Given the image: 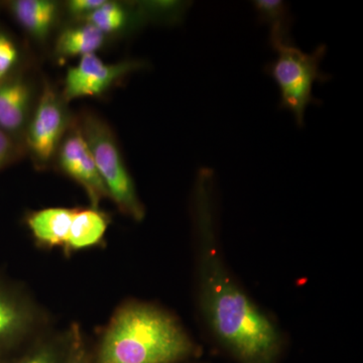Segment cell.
<instances>
[{
    "mask_svg": "<svg viewBox=\"0 0 363 363\" xmlns=\"http://www.w3.org/2000/svg\"><path fill=\"white\" fill-rule=\"evenodd\" d=\"M214 175L203 169L192 196L196 304L208 335L236 363H279L283 331L227 266L217 229Z\"/></svg>",
    "mask_w": 363,
    "mask_h": 363,
    "instance_id": "cell-1",
    "label": "cell"
},
{
    "mask_svg": "<svg viewBox=\"0 0 363 363\" xmlns=\"http://www.w3.org/2000/svg\"><path fill=\"white\" fill-rule=\"evenodd\" d=\"M201 355L175 313L135 298L117 305L92 341L93 363H185Z\"/></svg>",
    "mask_w": 363,
    "mask_h": 363,
    "instance_id": "cell-2",
    "label": "cell"
},
{
    "mask_svg": "<svg viewBox=\"0 0 363 363\" xmlns=\"http://www.w3.org/2000/svg\"><path fill=\"white\" fill-rule=\"evenodd\" d=\"M56 328L28 285L0 269V363H9Z\"/></svg>",
    "mask_w": 363,
    "mask_h": 363,
    "instance_id": "cell-3",
    "label": "cell"
},
{
    "mask_svg": "<svg viewBox=\"0 0 363 363\" xmlns=\"http://www.w3.org/2000/svg\"><path fill=\"white\" fill-rule=\"evenodd\" d=\"M77 123L108 192L109 200L121 214L136 222L143 221L145 217V205L124 164L111 128L90 112L83 114Z\"/></svg>",
    "mask_w": 363,
    "mask_h": 363,
    "instance_id": "cell-4",
    "label": "cell"
},
{
    "mask_svg": "<svg viewBox=\"0 0 363 363\" xmlns=\"http://www.w3.org/2000/svg\"><path fill=\"white\" fill-rule=\"evenodd\" d=\"M272 47L277 58L269 63L267 71L278 85L281 107L290 111L298 125L302 126L306 109L316 101L313 97L315 83L326 80L320 69L326 47L319 45L314 52H306L291 40L276 43Z\"/></svg>",
    "mask_w": 363,
    "mask_h": 363,
    "instance_id": "cell-5",
    "label": "cell"
},
{
    "mask_svg": "<svg viewBox=\"0 0 363 363\" xmlns=\"http://www.w3.org/2000/svg\"><path fill=\"white\" fill-rule=\"evenodd\" d=\"M69 124L63 100L45 84L25 131L26 147L37 166L44 169L54 160Z\"/></svg>",
    "mask_w": 363,
    "mask_h": 363,
    "instance_id": "cell-6",
    "label": "cell"
},
{
    "mask_svg": "<svg viewBox=\"0 0 363 363\" xmlns=\"http://www.w3.org/2000/svg\"><path fill=\"white\" fill-rule=\"evenodd\" d=\"M56 156L60 171L84 190L91 207L100 208L104 200L109 199L108 192L98 173L94 159L77 121L71 124Z\"/></svg>",
    "mask_w": 363,
    "mask_h": 363,
    "instance_id": "cell-7",
    "label": "cell"
},
{
    "mask_svg": "<svg viewBox=\"0 0 363 363\" xmlns=\"http://www.w3.org/2000/svg\"><path fill=\"white\" fill-rule=\"evenodd\" d=\"M142 66L138 61L106 64L96 54L86 55L67 71L62 100L67 104L78 98L99 96L116 81Z\"/></svg>",
    "mask_w": 363,
    "mask_h": 363,
    "instance_id": "cell-8",
    "label": "cell"
},
{
    "mask_svg": "<svg viewBox=\"0 0 363 363\" xmlns=\"http://www.w3.org/2000/svg\"><path fill=\"white\" fill-rule=\"evenodd\" d=\"M32 91L21 76L11 74L0 84V130L20 142L30 118Z\"/></svg>",
    "mask_w": 363,
    "mask_h": 363,
    "instance_id": "cell-9",
    "label": "cell"
},
{
    "mask_svg": "<svg viewBox=\"0 0 363 363\" xmlns=\"http://www.w3.org/2000/svg\"><path fill=\"white\" fill-rule=\"evenodd\" d=\"M74 208L49 207L28 212L25 223L40 250H65L70 233Z\"/></svg>",
    "mask_w": 363,
    "mask_h": 363,
    "instance_id": "cell-10",
    "label": "cell"
},
{
    "mask_svg": "<svg viewBox=\"0 0 363 363\" xmlns=\"http://www.w3.org/2000/svg\"><path fill=\"white\" fill-rule=\"evenodd\" d=\"M111 223L109 214L100 208L75 207L64 255L69 257L76 252L101 247Z\"/></svg>",
    "mask_w": 363,
    "mask_h": 363,
    "instance_id": "cell-11",
    "label": "cell"
},
{
    "mask_svg": "<svg viewBox=\"0 0 363 363\" xmlns=\"http://www.w3.org/2000/svg\"><path fill=\"white\" fill-rule=\"evenodd\" d=\"M9 13L30 37L44 42L58 18V4L50 0H13L6 4Z\"/></svg>",
    "mask_w": 363,
    "mask_h": 363,
    "instance_id": "cell-12",
    "label": "cell"
},
{
    "mask_svg": "<svg viewBox=\"0 0 363 363\" xmlns=\"http://www.w3.org/2000/svg\"><path fill=\"white\" fill-rule=\"evenodd\" d=\"M105 35L94 26L84 25L71 26L60 33L55 45V52L60 58H75L96 54L104 44Z\"/></svg>",
    "mask_w": 363,
    "mask_h": 363,
    "instance_id": "cell-13",
    "label": "cell"
},
{
    "mask_svg": "<svg viewBox=\"0 0 363 363\" xmlns=\"http://www.w3.org/2000/svg\"><path fill=\"white\" fill-rule=\"evenodd\" d=\"M69 348V326L63 329L56 327L9 363H67Z\"/></svg>",
    "mask_w": 363,
    "mask_h": 363,
    "instance_id": "cell-14",
    "label": "cell"
},
{
    "mask_svg": "<svg viewBox=\"0 0 363 363\" xmlns=\"http://www.w3.org/2000/svg\"><path fill=\"white\" fill-rule=\"evenodd\" d=\"M260 21L267 23L271 28V44L288 42L289 38V11L286 4L283 1H269L259 0L253 2Z\"/></svg>",
    "mask_w": 363,
    "mask_h": 363,
    "instance_id": "cell-15",
    "label": "cell"
},
{
    "mask_svg": "<svg viewBox=\"0 0 363 363\" xmlns=\"http://www.w3.org/2000/svg\"><path fill=\"white\" fill-rule=\"evenodd\" d=\"M84 21L106 35L125 28L128 23V13L121 4L105 1L99 9L86 16Z\"/></svg>",
    "mask_w": 363,
    "mask_h": 363,
    "instance_id": "cell-16",
    "label": "cell"
},
{
    "mask_svg": "<svg viewBox=\"0 0 363 363\" xmlns=\"http://www.w3.org/2000/svg\"><path fill=\"white\" fill-rule=\"evenodd\" d=\"M70 329V348L67 363H93L92 342L86 335L84 329L78 322H72Z\"/></svg>",
    "mask_w": 363,
    "mask_h": 363,
    "instance_id": "cell-17",
    "label": "cell"
},
{
    "mask_svg": "<svg viewBox=\"0 0 363 363\" xmlns=\"http://www.w3.org/2000/svg\"><path fill=\"white\" fill-rule=\"evenodd\" d=\"M18 49L13 40L0 32V84L11 75L18 60Z\"/></svg>",
    "mask_w": 363,
    "mask_h": 363,
    "instance_id": "cell-18",
    "label": "cell"
},
{
    "mask_svg": "<svg viewBox=\"0 0 363 363\" xmlns=\"http://www.w3.org/2000/svg\"><path fill=\"white\" fill-rule=\"evenodd\" d=\"M20 142L0 130V171L13 164L23 152Z\"/></svg>",
    "mask_w": 363,
    "mask_h": 363,
    "instance_id": "cell-19",
    "label": "cell"
},
{
    "mask_svg": "<svg viewBox=\"0 0 363 363\" xmlns=\"http://www.w3.org/2000/svg\"><path fill=\"white\" fill-rule=\"evenodd\" d=\"M105 0H70L66 2V9L69 14L79 20H84L93 11L99 9Z\"/></svg>",
    "mask_w": 363,
    "mask_h": 363,
    "instance_id": "cell-20",
    "label": "cell"
},
{
    "mask_svg": "<svg viewBox=\"0 0 363 363\" xmlns=\"http://www.w3.org/2000/svg\"><path fill=\"white\" fill-rule=\"evenodd\" d=\"M185 363H202V362H198V360H194V362H185Z\"/></svg>",
    "mask_w": 363,
    "mask_h": 363,
    "instance_id": "cell-21",
    "label": "cell"
}]
</instances>
